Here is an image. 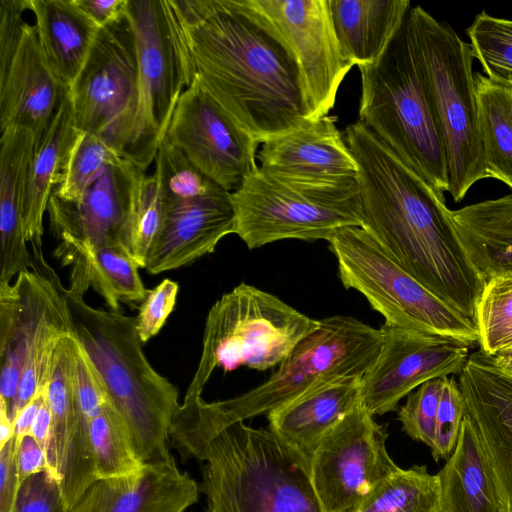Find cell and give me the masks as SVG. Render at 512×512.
<instances>
[{
	"mask_svg": "<svg viewBox=\"0 0 512 512\" xmlns=\"http://www.w3.org/2000/svg\"><path fill=\"white\" fill-rule=\"evenodd\" d=\"M185 88L198 79L258 143L310 121L289 45L249 0H163Z\"/></svg>",
	"mask_w": 512,
	"mask_h": 512,
	"instance_id": "obj_1",
	"label": "cell"
},
{
	"mask_svg": "<svg viewBox=\"0 0 512 512\" xmlns=\"http://www.w3.org/2000/svg\"><path fill=\"white\" fill-rule=\"evenodd\" d=\"M345 140L358 164L362 227L419 283L475 323L486 281L459 239L444 195L359 120L346 127Z\"/></svg>",
	"mask_w": 512,
	"mask_h": 512,
	"instance_id": "obj_2",
	"label": "cell"
},
{
	"mask_svg": "<svg viewBox=\"0 0 512 512\" xmlns=\"http://www.w3.org/2000/svg\"><path fill=\"white\" fill-rule=\"evenodd\" d=\"M181 460L201 464L205 512H325L310 462L270 430L186 393L169 432Z\"/></svg>",
	"mask_w": 512,
	"mask_h": 512,
	"instance_id": "obj_3",
	"label": "cell"
},
{
	"mask_svg": "<svg viewBox=\"0 0 512 512\" xmlns=\"http://www.w3.org/2000/svg\"><path fill=\"white\" fill-rule=\"evenodd\" d=\"M73 332L115 409L126 422L144 463L172 457L168 444L180 404L178 389L148 361L135 317L87 304L63 287Z\"/></svg>",
	"mask_w": 512,
	"mask_h": 512,
	"instance_id": "obj_4",
	"label": "cell"
},
{
	"mask_svg": "<svg viewBox=\"0 0 512 512\" xmlns=\"http://www.w3.org/2000/svg\"><path fill=\"white\" fill-rule=\"evenodd\" d=\"M407 22L445 152L447 192L459 203L476 182L487 178L474 57L469 43L421 6L410 9Z\"/></svg>",
	"mask_w": 512,
	"mask_h": 512,
	"instance_id": "obj_5",
	"label": "cell"
},
{
	"mask_svg": "<svg viewBox=\"0 0 512 512\" xmlns=\"http://www.w3.org/2000/svg\"><path fill=\"white\" fill-rule=\"evenodd\" d=\"M359 70V121L444 195L448 191L445 152L415 60L407 18L380 58Z\"/></svg>",
	"mask_w": 512,
	"mask_h": 512,
	"instance_id": "obj_6",
	"label": "cell"
},
{
	"mask_svg": "<svg viewBox=\"0 0 512 512\" xmlns=\"http://www.w3.org/2000/svg\"><path fill=\"white\" fill-rule=\"evenodd\" d=\"M231 200L234 234L249 249L285 239L329 241L344 228L363 225L358 179L317 184L258 168L231 193Z\"/></svg>",
	"mask_w": 512,
	"mask_h": 512,
	"instance_id": "obj_7",
	"label": "cell"
},
{
	"mask_svg": "<svg viewBox=\"0 0 512 512\" xmlns=\"http://www.w3.org/2000/svg\"><path fill=\"white\" fill-rule=\"evenodd\" d=\"M318 325L275 295L239 284L209 310L200 361L186 392L202 394L215 368L264 371L279 365Z\"/></svg>",
	"mask_w": 512,
	"mask_h": 512,
	"instance_id": "obj_8",
	"label": "cell"
},
{
	"mask_svg": "<svg viewBox=\"0 0 512 512\" xmlns=\"http://www.w3.org/2000/svg\"><path fill=\"white\" fill-rule=\"evenodd\" d=\"M328 243L343 286L361 293L384 324L478 344L476 324L419 283L363 227L344 228Z\"/></svg>",
	"mask_w": 512,
	"mask_h": 512,
	"instance_id": "obj_9",
	"label": "cell"
},
{
	"mask_svg": "<svg viewBox=\"0 0 512 512\" xmlns=\"http://www.w3.org/2000/svg\"><path fill=\"white\" fill-rule=\"evenodd\" d=\"M382 343L381 329L354 317L321 319L266 381L218 404L236 420L268 415L321 384L345 376H364L376 361Z\"/></svg>",
	"mask_w": 512,
	"mask_h": 512,
	"instance_id": "obj_10",
	"label": "cell"
},
{
	"mask_svg": "<svg viewBox=\"0 0 512 512\" xmlns=\"http://www.w3.org/2000/svg\"><path fill=\"white\" fill-rule=\"evenodd\" d=\"M67 91L75 129L103 137L123 154L138 95L137 47L127 16L99 29Z\"/></svg>",
	"mask_w": 512,
	"mask_h": 512,
	"instance_id": "obj_11",
	"label": "cell"
},
{
	"mask_svg": "<svg viewBox=\"0 0 512 512\" xmlns=\"http://www.w3.org/2000/svg\"><path fill=\"white\" fill-rule=\"evenodd\" d=\"M138 55V95L124 157L141 170L155 160L185 89L163 0H128Z\"/></svg>",
	"mask_w": 512,
	"mask_h": 512,
	"instance_id": "obj_12",
	"label": "cell"
},
{
	"mask_svg": "<svg viewBox=\"0 0 512 512\" xmlns=\"http://www.w3.org/2000/svg\"><path fill=\"white\" fill-rule=\"evenodd\" d=\"M362 402L321 440L311 478L325 512H356L399 466L390 457L385 426Z\"/></svg>",
	"mask_w": 512,
	"mask_h": 512,
	"instance_id": "obj_13",
	"label": "cell"
},
{
	"mask_svg": "<svg viewBox=\"0 0 512 512\" xmlns=\"http://www.w3.org/2000/svg\"><path fill=\"white\" fill-rule=\"evenodd\" d=\"M27 10L29 0H0V130L26 128L37 145L65 89L45 61Z\"/></svg>",
	"mask_w": 512,
	"mask_h": 512,
	"instance_id": "obj_14",
	"label": "cell"
},
{
	"mask_svg": "<svg viewBox=\"0 0 512 512\" xmlns=\"http://www.w3.org/2000/svg\"><path fill=\"white\" fill-rule=\"evenodd\" d=\"M165 138L230 193L259 168V144L196 78L180 95Z\"/></svg>",
	"mask_w": 512,
	"mask_h": 512,
	"instance_id": "obj_15",
	"label": "cell"
},
{
	"mask_svg": "<svg viewBox=\"0 0 512 512\" xmlns=\"http://www.w3.org/2000/svg\"><path fill=\"white\" fill-rule=\"evenodd\" d=\"M279 32L298 63L310 121L327 116L354 66L337 39L328 0H249Z\"/></svg>",
	"mask_w": 512,
	"mask_h": 512,
	"instance_id": "obj_16",
	"label": "cell"
},
{
	"mask_svg": "<svg viewBox=\"0 0 512 512\" xmlns=\"http://www.w3.org/2000/svg\"><path fill=\"white\" fill-rule=\"evenodd\" d=\"M380 353L362 378V404L372 416L398 410L428 380L459 375L469 347L457 340L384 324Z\"/></svg>",
	"mask_w": 512,
	"mask_h": 512,
	"instance_id": "obj_17",
	"label": "cell"
},
{
	"mask_svg": "<svg viewBox=\"0 0 512 512\" xmlns=\"http://www.w3.org/2000/svg\"><path fill=\"white\" fill-rule=\"evenodd\" d=\"M458 384L490 469L499 510L512 512V376L478 350L468 357Z\"/></svg>",
	"mask_w": 512,
	"mask_h": 512,
	"instance_id": "obj_18",
	"label": "cell"
},
{
	"mask_svg": "<svg viewBox=\"0 0 512 512\" xmlns=\"http://www.w3.org/2000/svg\"><path fill=\"white\" fill-rule=\"evenodd\" d=\"M74 332L59 343L47 385L54 467L67 512L97 480L90 423L80 414L73 379Z\"/></svg>",
	"mask_w": 512,
	"mask_h": 512,
	"instance_id": "obj_19",
	"label": "cell"
},
{
	"mask_svg": "<svg viewBox=\"0 0 512 512\" xmlns=\"http://www.w3.org/2000/svg\"><path fill=\"white\" fill-rule=\"evenodd\" d=\"M142 173L124 159L109 167L75 200L61 199L52 192L47 212L53 235L59 241L119 246V236Z\"/></svg>",
	"mask_w": 512,
	"mask_h": 512,
	"instance_id": "obj_20",
	"label": "cell"
},
{
	"mask_svg": "<svg viewBox=\"0 0 512 512\" xmlns=\"http://www.w3.org/2000/svg\"><path fill=\"white\" fill-rule=\"evenodd\" d=\"M258 158L259 170L280 178L317 184L358 179V164L330 116L262 143Z\"/></svg>",
	"mask_w": 512,
	"mask_h": 512,
	"instance_id": "obj_21",
	"label": "cell"
},
{
	"mask_svg": "<svg viewBox=\"0 0 512 512\" xmlns=\"http://www.w3.org/2000/svg\"><path fill=\"white\" fill-rule=\"evenodd\" d=\"M199 492L172 456L130 476L96 480L68 512H185Z\"/></svg>",
	"mask_w": 512,
	"mask_h": 512,
	"instance_id": "obj_22",
	"label": "cell"
},
{
	"mask_svg": "<svg viewBox=\"0 0 512 512\" xmlns=\"http://www.w3.org/2000/svg\"><path fill=\"white\" fill-rule=\"evenodd\" d=\"M231 194L167 202L162 230L145 269L158 274L186 266L212 253L221 239L234 233Z\"/></svg>",
	"mask_w": 512,
	"mask_h": 512,
	"instance_id": "obj_23",
	"label": "cell"
},
{
	"mask_svg": "<svg viewBox=\"0 0 512 512\" xmlns=\"http://www.w3.org/2000/svg\"><path fill=\"white\" fill-rule=\"evenodd\" d=\"M35 139L26 128L10 126L0 138V282L33 269L24 233L27 178Z\"/></svg>",
	"mask_w": 512,
	"mask_h": 512,
	"instance_id": "obj_24",
	"label": "cell"
},
{
	"mask_svg": "<svg viewBox=\"0 0 512 512\" xmlns=\"http://www.w3.org/2000/svg\"><path fill=\"white\" fill-rule=\"evenodd\" d=\"M363 376L321 384L267 417L269 430L309 461L324 436L361 402Z\"/></svg>",
	"mask_w": 512,
	"mask_h": 512,
	"instance_id": "obj_25",
	"label": "cell"
},
{
	"mask_svg": "<svg viewBox=\"0 0 512 512\" xmlns=\"http://www.w3.org/2000/svg\"><path fill=\"white\" fill-rule=\"evenodd\" d=\"M55 255L71 266L67 289L79 296L92 287L112 311L121 302L141 303L149 292L137 263L120 247L76 240H60Z\"/></svg>",
	"mask_w": 512,
	"mask_h": 512,
	"instance_id": "obj_26",
	"label": "cell"
},
{
	"mask_svg": "<svg viewBox=\"0 0 512 512\" xmlns=\"http://www.w3.org/2000/svg\"><path fill=\"white\" fill-rule=\"evenodd\" d=\"M47 65L65 90L84 66L99 28L74 0H29Z\"/></svg>",
	"mask_w": 512,
	"mask_h": 512,
	"instance_id": "obj_27",
	"label": "cell"
},
{
	"mask_svg": "<svg viewBox=\"0 0 512 512\" xmlns=\"http://www.w3.org/2000/svg\"><path fill=\"white\" fill-rule=\"evenodd\" d=\"M328 5L342 51L358 67L380 58L411 9L408 0H328Z\"/></svg>",
	"mask_w": 512,
	"mask_h": 512,
	"instance_id": "obj_28",
	"label": "cell"
},
{
	"mask_svg": "<svg viewBox=\"0 0 512 512\" xmlns=\"http://www.w3.org/2000/svg\"><path fill=\"white\" fill-rule=\"evenodd\" d=\"M459 239L486 280L512 276V195L451 211Z\"/></svg>",
	"mask_w": 512,
	"mask_h": 512,
	"instance_id": "obj_29",
	"label": "cell"
},
{
	"mask_svg": "<svg viewBox=\"0 0 512 512\" xmlns=\"http://www.w3.org/2000/svg\"><path fill=\"white\" fill-rule=\"evenodd\" d=\"M76 134L69 94L64 90L49 126L35 146L28 171L24 233L32 251L42 250L44 214Z\"/></svg>",
	"mask_w": 512,
	"mask_h": 512,
	"instance_id": "obj_30",
	"label": "cell"
},
{
	"mask_svg": "<svg viewBox=\"0 0 512 512\" xmlns=\"http://www.w3.org/2000/svg\"><path fill=\"white\" fill-rule=\"evenodd\" d=\"M440 512H500L476 427L466 413L456 447L437 473Z\"/></svg>",
	"mask_w": 512,
	"mask_h": 512,
	"instance_id": "obj_31",
	"label": "cell"
},
{
	"mask_svg": "<svg viewBox=\"0 0 512 512\" xmlns=\"http://www.w3.org/2000/svg\"><path fill=\"white\" fill-rule=\"evenodd\" d=\"M487 178L512 190V85L475 74Z\"/></svg>",
	"mask_w": 512,
	"mask_h": 512,
	"instance_id": "obj_32",
	"label": "cell"
},
{
	"mask_svg": "<svg viewBox=\"0 0 512 512\" xmlns=\"http://www.w3.org/2000/svg\"><path fill=\"white\" fill-rule=\"evenodd\" d=\"M90 441L97 480L130 476L146 464L137 452L126 422L109 397L90 422Z\"/></svg>",
	"mask_w": 512,
	"mask_h": 512,
	"instance_id": "obj_33",
	"label": "cell"
},
{
	"mask_svg": "<svg viewBox=\"0 0 512 512\" xmlns=\"http://www.w3.org/2000/svg\"><path fill=\"white\" fill-rule=\"evenodd\" d=\"M167 202L156 176L141 174L119 236V246L145 268L165 221Z\"/></svg>",
	"mask_w": 512,
	"mask_h": 512,
	"instance_id": "obj_34",
	"label": "cell"
},
{
	"mask_svg": "<svg viewBox=\"0 0 512 512\" xmlns=\"http://www.w3.org/2000/svg\"><path fill=\"white\" fill-rule=\"evenodd\" d=\"M356 512H440V483L425 465L399 467Z\"/></svg>",
	"mask_w": 512,
	"mask_h": 512,
	"instance_id": "obj_35",
	"label": "cell"
},
{
	"mask_svg": "<svg viewBox=\"0 0 512 512\" xmlns=\"http://www.w3.org/2000/svg\"><path fill=\"white\" fill-rule=\"evenodd\" d=\"M126 159L103 137L79 132L72 142L53 193L64 200L79 198L109 167Z\"/></svg>",
	"mask_w": 512,
	"mask_h": 512,
	"instance_id": "obj_36",
	"label": "cell"
},
{
	"mask_svg": "<svg viewBox=\"0 0 512 512\" xmlns=\"http://www.w3.org/2000/svg\"><path fill=\"white\" fill-rule=\"evenodd\" d=\"M154 175L166 202L225 197L231 194L201 172L165 137L155 157Z\"/></svg>",
	"mask_w": 512,
	"mask_h": 512,
	"instance_id": "obj_37",
	"label": "cell"
},
{
	"mask_svg": "<svg viewBox=\"0 0 512 512\" xmlns=\"http://www.w3.org/2000/svg\"><path fill=\"white\" fill-rule=\"evenodd\" d=\"M475 324L483 353L494 355L512 347V276L486 280L477 304Z\"/></svg>",
	"mask_w": 512,
	"mask_h": 512,
	"instance_id": "obj_38",
	"label": "cell"
},
{
	"mask_svg": "<svg viewBox=\"0 0 512 512\" xmlns=\"http://www.w3.org/2000/svg\"><path fill=\"white\" fill-rule=\"evenodd\" d=\"M466 34L472 55L490 80L512 85V20L485 11L477 14Z\"/></svg>",
	"mask_w": 512,
	"mask_h": 512,
	"instance_id": "obj_39",
	"label": "cell"
},
{
	"mask_svg": "<svg viewBox=\"0 0 512 512\" xmlns=\"http://www.w3.org/2000/svg\"><path fill=\"white\" fill-rule=\"evenodd\" d=\"M444 378H435L421 384L408 394L405 404L398 408L402 430L413 440L427 445L434 443L436 416Z\"/></svg>",
	"mask_w": 512,
	"mask_h": 512,
	"instance_id": "obj_40",
	"label": "cell"
},
{
	"mask_svg": "<svg viewBox=\"0 0 512 512\" xmlns=\"http://www.w3.org/2000/svg\"><path fill=\"white\" fill-rule=\"evenodd\" d=\"M466 413V404L458 381L454 377H444L431 448L436 462L447 460L453 453Z\"/></svg>",
	"mask_w": 512,
	"mask_h": 512,
	"instance_id": "obj_41",
	"label": "cell"
},
{
	"mask_svg": "<svg viewBox=\"0 0 512 512\" xmlns=\"http://www.w3.org/2000/svg\"><path fill=\"white\" fill-rule=\"evenodd\" d=\"M178 290L177 282L168 278L149 290L135 317L136 332L142 343L149 341L162 329L175 307Z\"/></svg>",
	"mask_w": 512,
	"mask_h": 512,
	"instance_id": "obj_42",
	"label": "cell"
},
{
	"mask_svg": "<svg viewBox=\"0 0 512 512\" xmlns=\"http://www.w3.org/2000/svg\"><path fill=\"white\" fill-rule=\"evenodd\" d=\"M14 512H67L58 476L44 471L25 480L19 488Z\"/></svg>",
	"mask_w": 512,
	"mask_h": 512,
	"instance_id": "obj_43",
	"label": "cell"
},
{
	"mask_svg": "<svg viewBox=\"0 0 512 512\" xmlns=\"http://www.w3.org/2000/svg\"><path fill=\"white\" fill-rule=\"evenodd\" d=\"M14 437L0 449V512H14L19 492Z\"/></svg>",
	"mask_w": 512,
	"mask_h": 512,
	"instance_id": "obj_44",
	"label": "cell"
},
{
	"mask_svg": "<svg viewBox=\"0 0 512 512\" xmlns=\"http://www.w3.org/2000/svg\"><path fill=\"white\" fill-rule=\"evenodd\" d=\"M16 465L19 486L33 475L51 471L45 452L31 435L24 437L16 447Z\"/></svg>",
	"mask_w": 512,
	"mask_h": 512,
	"instance_id": "obj_45",
	"label": "cell"
},
{
	"mask_svg": "<svg viewBox=\"0 0 512 512\" xmlns=\"http://www.w3.org/2000/svg\"><path fill=\"white\" fill-rule=\"evenodd\" d=\"M128 0H74L80 10L100 29L126 16Z\"/></svg>",
	"mask_w": 512,
	"mask_h": 512,
	"instance_id": "obj_46",
	"label": "cell"
},
{
	"mask_svg": "<svg viewBox=\"0 0 512 512\" xmlns=\"http://www.w3.org/2000/svg\"><path fill=\"white\" fill-rule=\"evenodd\" d=\"M31 436L45 452L49 467L56 474L52 450V417L47 396L37 413Z\"/></svg>",
	"mask_w": 512,
	"mask_h": 512,
	"instance_id": "obj_47",
	"label": "cell"
},
{
	"mask_svg": "<svg viewBox=\"0 0 512 512\" xmlns=\"http://www.w3.org/2000/svg\"><path fill=\"white\" fill-rule=\"evenodd\" d=\"M47 396V387L38 393L18 414L13 420L14 425V440L17 447L22 439L31 435L32 426L37 416V413Z\"/></svg>",
	"mask_w": 512,
	"mask_h": 512,
	"instance_id": "obj_48",
	"label": "cell"
},
{
	"mask_svg": "<svg viewBox=\"0 0 512 512\" xmlns=\"http://www.w3.org/2000/svg\"><path fill=\"white\" fill-rule=\"evenodd\" d=\"M14 437L13 421L4 401L0 400V449Z\"/></svg>",
	"mask_w": 512,
	"mask_h": 512,
	"instance_id": "obj_49",
	"label": "cell"
},
{
	"mask_svg": "<svg viewBox=\"0 0 512 512\" xmlns=\"http://www.w3.org/2000/svg\"><path fill=\"white\" fill-rule=\"evenodd\" d=\"M489 356L500 371L512 376V347Z\"/></svg>",
	"mask_w": 512,
	"mask_h": 512,
	"instance_id": "obj_50",
	"label": "cell"
}]
</instances>
